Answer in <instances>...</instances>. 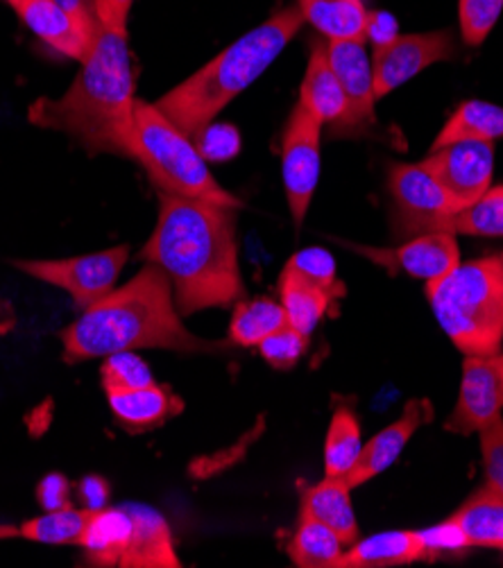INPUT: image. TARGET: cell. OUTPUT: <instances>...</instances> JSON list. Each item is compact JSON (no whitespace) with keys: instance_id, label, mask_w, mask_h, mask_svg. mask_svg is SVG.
<instances>
[{"instance_id":"cell-1","label":"cell","mask_w":503,"mask_h":568,"mask_svg":"<svg viewBox=\"0 0 503 568\" xmlns=\"http://www.w3.org/2000/svg\"><path fill=\"white\" fill-rule=\"evenodd\" d=\"M141 256L171 278L182 317L234 306L245 295L232 206L159 193L157 226Z\"/></svg>"},{"instance_id":"cell-2","label":"cell","mask_w":503,"mask_h":568,"mask_svg":"<svg viewBox=\"0 0 503 568\" xmlns=\"http://www.w3.org/2000/svg\"><path fill=\"white\" fill-rule=\"evenodd\" d=\"M60 339L69 365L137 349L195 354L220 347L184 326L171 278L152 263L139 270L125 286L84 308L76 322L62 328Z\"/></svg>"},{"instance_id":"cell-3","label":"cell","mask_w":503,"mask_h":568,"mask_svg":"<svg viewBox=\"0 0 503 568\" xmlns=\"http://www.w3.org/2000/svg\"><path fill=\"white\" fill-rule=\"evenodd\" d=\"M134 104L128 30L102 26L69 91L39 98L28 116L37 128L67 134L89 154L130 156Z\"/></svg>"},{"instance_id":"cell-4","label":"cell","mask_w":503,"mask_h":568,"mask_svg":"<svg viewBox=\"0 0 503 568\" xmlns=\"http://www.w3.org/2000/svg\"><path fill=\"white\" fill-rule=\"evenodd\" d=\"M304 17L298 6L274 12L252 32L243 34L228 50L168 91L154 104L168 121H173L191 139L215 121L218 113L239 98L302 30Z\"/></svg>"},{"instance_id":"cell-5","label":"cell","mask_w":503,"mask_h":568,"mask_svg":"<svg viewBox=\"0 0 503 568\" xmlns=\"http://www.w3.org/2000/svg\"><path fill=\"white\" fill-rule=\"evenodd\" d=\"M431 308L465 356L499 354L503 343V263L487 256L461 263L450 274L426 281Z\"/></svg>"},{"instance_id":"cell-6","label":"cell","mask_w":503,"mask_h":568,"mask_svg":"<svg viewBox=\"0 0 503 568\" xmlns=\"http://www.w3.org/2000/svg\"><path fill=\"white\" fill-rule=\"evenodd\" d=\"M130 159H137L159 193L207 200L213 204L241 209L243 202L222 189L211 175L207 159L193 139L173 121H168L157 104L137 100L130 141Z\"/></svg>"},{"instance_id":"cell-7","label":"cell","mask_w":503,"mask_h":568,"mask_svg":"<svg viewBox=\"0 0 503 568\" xmlns=\"http://www.w3.org/2000/svg\"><path fill=\"white\" fill-rule=\"evenodd\" d=\"M128 256L130 247L117 245L71 258H19L12 265L37 281L69 293L76 306L84 311L117 288Z\"/></svg>"},{"instance_id":"cell-8","label":"cell","mask_w":503,"mask_h":568,"mask_svg":"<svg viewBox=\"0 0 503 568\" xmlns=\"http://www.w3.org/2000/svg\"><path fill=\"white\" fill-rule=\"evenodd\" d=\"M322 121L298 100L282 141V178L293 222L300 226L311 209L320 180Z\"/></svg>"},{"instance_id":"cell-9","label":"cell","mask_w":503,"mask_h":568,"mask_svg":"<svg viewBox=\"0 0 503 568\" xmlns=\"http://www.w3.org/2000/svg\"><path fill=\"white\" fill-rule=\"evenodd\" d=\"M388 189L398 206L400 234L406 239L444 232L446 220L459 211L452 197L444 193L422 163L395 165L390 170Z\"/></svg>"},{"instance_id":"cell-10","label":"cell","mask_w":503,"mask_h":568,"mask_svg":"<svg viewBox=\"0 0 503 568\" xmlns=\"http://www.w3.org/2000/svg\"><path fill=\"white\" fill-rule=\"evenodd\" d=\"M422 168L429 170L461 211L492 189L494 148L490 141H456L431 150Z\"/></svg>"},{"instance_id":"cell-11","label":"cell","mask_w":503,"mask_h":568,"mask_svg":"<svg viewBox=\"0 0 503 568\" xmlns=\"http://www.w3.org/2000/svg\"><path fill=\"white\" fill-rule=\"evenodd\" d=\"M456 45L454 37L440 32L424 34H400L390 43L374 48L372 52V75H374V95L381 100L390 91L406 84L424 69L452 60Z\"/></svg>"},{"instance_id":"cell-12","label":"cell","mask_w":503,"mask_h":568,"mask_svg":"<svg viewBox=\"0 0 503 568\" xmlns=\"http://www.w3.org/2000/svg\"><path fill=\"white\" fill-rule=\"evenodd\" d=\"M503 410V354L465 356L461 394L444 428L456 435H472L487 426Z\"/></svg>"},{"instance_id":"cell-13","label":"cell","mask_w":503,"mask_h":568,"mask_svg":"<svg viewBox=\"0 0 503 568\" xmlns=\"http://www.w3.org/2000/svg\"><path fill=\"white\" fill-rule=\"evenodd\" d=\"M365 258L383 265L388 272H404L413 278L435 281L450 274L461 265V250L454 234H422L406 241L393 250H372V247H354Z\"/></svg>"},{"instance_id":"cell-14","label":"cell","mask_w":503,"mask_h":568,"mask_svg":"<svg viewBox=\"0 0 503 568\" xmlns=\"http://www.w3.org/2000/svg\"><path fill=\"white\" fill-rule=\"evenodd\" d=\"M326 54L331 69L339 78L354 121V130H363L374 123V75L372 57L368 54L365 39H335L326 41Z\"/></svg>"},{"instance_id":"cell-15","label":"cell","mask_w":503,"mask_h":568,"mask_svg":"<svg viewBox=\"0 0 503 568\" xmlns=\"http://www.w3.org/2000/svg\"><path fill=\"white\" fill-rule=\"evenodd\" d=\"M431 417V408L426 402H415L411 399L402 413V417L385 426L381 433H376L363 448L361 456L354 465V469L348 474V485L354 489L372 478H376L379 474H383L385 469L393 467L400 456L404 453L409 439L415 435V430L429 422Z\"/></svg>"},{"instance_id":"cell-16","label":"cell","mask_w":503,"mask_h":568,"mask_svg":"<svg viewBox=\"0 0 503 568\" xmlns=\"http://www.w3.org/2000/svg\"><path fill=\"white\" fill-rule=\"evenodd\" d=\"M300 102L315 113L322 125H331L333 130L341 132L354 130L350 102L339 78H335L331 69L324 39H318L311 45L309 67L300 89Z\"/></svg>"},{"instance_id":"cell-17","label":"cell","mask_w":503,"mask_h":568,"mask_svg":"<svg viewBox=\"0 0 503 568\" xmlns=\"http://www.w3.org/2000/svg\"><path fill=\"white\" fill-rule=\"evenodd\" d=\"M10 6L30 32L69 60L82 64L93 50L95 41L54 0H14Z\"/></svg>"},{"instance_id":"cell-18","label":"cell","mask_w":503,"mask_h":568,"mask_svg":"<svg viewBox=\"0 0 503 568\" xmlns=\"http://www.w3.org/2000/svg\"><path fill=\"white\" fill-rule=\"evenodd\" d=\"M132 521L128 550L121 559L123 568H178L182 566L171 528L157 509L139 503L123 505Z\"/></svg>"},{"instance_id":"cell-19","label":"cell","mask_w":503,"mask_h":568,"mask_svg":"<svg viewBox=\"0 0 503 568\" xmlns=\"http://www.w3.org/2000/svg\"><path fill=\"white\" fill-rule=\"evenodd\" d=\"M107 402L119 424L132 435L159 428L182 410V399L157 383L139 389L107 392Z\"/></svg>"},{"instance_id":"cell-20","label":"cell","mask_w":503,"mask_h":568,"mask_svg":"<svg viewBox=\"0 0 503 568\" xmlns=\"http://www.w3.org/2000/svg\"><path fill=\"white\" fill-rule=\"evenodd\" d=\"M352 487L345 478H329L302 494V513L331 528L345 546L359 541V524L350 496Z\"/></svg>"},{"instance_id":"cell-21","label":"cell","mask_w":503,"mask_h":568,"mask_svg":"<svg viewBox=\"0 0 503 568\" xmlns=\"http://www.w3.org/2000/svg\"><path fill=\"white\" fill-rule=\"evenodd\" d=\"M424 559L420 530H390L372 535L343 550L335 568H385Z\"/></svg>"},{"instance_id":"cell-22","label":"cell","mask_w":503,"mask_h":568,"mask_svg":"<svg viewBox=\"0 0 503 568\" xmlns=\"http://www.w3.org/2000/svg\"><path fill=\"white\" fill-rule=\"evenodd\" d=\"M132 535V521L128 509L102 507L95 515L80 541L84 557L91 566H121Z\"/></svg>"},{"instance_id":"cell-23","label":"cell","mask_w":503,"mask_h":568,"mask_svg":"<svg viewBox=\"0 0 503 568\" xmlns=\"http://www.w3.org/2000/svg\"><path fill=\"white\" fill-rule=\"evenodd\" d=\"M298 8L326 41L365 39L370 12L363 0H298Z\"/></svg>"},{"instance_id":"cell-24","label":"cell","mask_w":503,"mask_h":568,"mask_svg":"<svg viewBox=\"0 0 503 568\" xmlns=\"http://www.w3.org/2000/svg\"><path fill=\"white\" fill-rule=\"evenodd\" d=\"M470 546L503 550V498L487 485L476 489L452 517Z\"/></svg>"},{"instance_id":"cell-25","label":"cell","mask_w":503,"mask_h":568,"mask_svg":"<svg viewBox=\"0 0 503 568\" xmlns=\"http://www.w3.org/2000/svg\"><path fill=\"white\" fill-rule=\"evenodd\" d=\"M503 139V106L481 100L463 102L452 119L444 123L431 150L444 148L456 141H496Z\"/></svg>"},{"instance_id":"cell-26","label":"cell","mask_w":503,"mask_h":568,"mask_svg":"<svg viewBox=\"0 0 503 568\" xmlns=\"http://www.w3.org/2000/svg\"><path fill=\"white\" fill-rule=\"evenodd\" d=\"M279 295H282V306L286 311L289 324L306 337H311L333 300L331 293L320 288L318 283H311L289 270H284L282 276H279Z\"/></svg>"},{"instance_id":"cell-27","label":"cell","mask_w":503,"mask_h":568,"mask_svg":"<svg viewBox=\"0 0 503 568\" xmlns=\"http://www.w3.org/2000/svg\"><path fill=\"white\" fill-rule=\"evenodd\" d=\"M95 509L62 507L19 526V537L46 546H80Z\"/></svg>"},{"instance_id":"cell-28","label":"cell","mask_w":503,"mask_h":568,"mask_svg":"<svg viewBox=\"0 0 503 568\" xmlns=\"http://www.w3.org/2000/svg\"><path fill=\"white\" fill-rule=\"evenodd\" d=\"M343 546L345 544L331 528L302 513L289 544V557L300 568H335L343 555Z\"/></svg>"},{"instance_id":"cell-29","label":"cell","mask_w":503,"mask_h":568,"mask_svg":"<svg viewBox=\"0 0 503 568\" xmlns=\"http://www.w3.org/2000/svg\"><path fill=\"white\" fill-rule=\"evenodd\" d=\"M289 324L282 304L268 297L237 302L230 322V339L239 347H259L268 335Z\"/></svg>"},{"instance_id":"cell-30","label":"cell","mask_w":503,"mask_h":568,"mask_svg":"<svg viewBox=\"0 0 503 568\" xmlns=\"http://www.w3.org/2000/svg\"><path fill=\"white\" fill-rule=\"evenodd\" d=\"M361 426L356 415L341 406L333 413L324 442V476L348 478L361 456Z\"/></svg>"},{"instance_id":"cell-31","label":"cell","mask_w":503,"mask_h":568,"mask_svg":"<svg viewBox=\"0 0 503 568\" xmlns=\"http://www.w3.org/2000/svg\"><path fill=\"white\" fill-rule=\"evenodd\" d=\"M444 232L454 236L503 239V186L490 189L474 204L452 213Z\"/></svg>"},{"instance_id":"cell-32","label":"cell","mask_w":503,"mask_h":568,"mask_svg":"<svg viewBox=\"0 0 503 568\" xmlns=\"http://www.w3.org/2000/svg\"><path fill=\"white\" fill-rule=\"evenodd\" d=\"M100 376H102L104 392L139 389L154 383L148 363L139 358L134 352H119V354L107 356L100 369Z\"/></svg>"},{"instance_id":"cell-33","label":"cell","mask_w":503,"mask_h":568,"mask_svg":"<svg viewBox=\"0 0 503 568\" xmlns=\"http://www.w3.org/2000/svg\"><path fill=\"white\" fill-rule=\"evenodd\" d=\"M284 270L311 283H318L320 288L331 293V297L345 295V286L339 281V276H335V261L326 250H320V247L302 250L286 263Z\"/></svg>"},{"instance_id":"cell-34","label":"cell","mask_w":503,"mask_h":568,"mask_svg":"<svg viewBox=\"0 0 503 568\" xmlns=\"http://www.w3.org/2000/svg\"><path fill=\"white\" fill-rule=\"evenodd\" d=\"M306 347H309V337L295 331L291 324H286L279 331H274L272 335H268L256 349L274 369H291L302 358Z\"/></svg>"},{"instance_id":"cell-35","label":"cell","mask_w":503,"mask_h":568,"mask_svg":"<svg viewBox=\"0 0 503 568\" xmlns=\"http://www.w3.org/2000/svg\"><path fill=\"white\" fill-rule=\"evenodd\" d=\"M503 10V0H461V32L465 43L481 45Z\"/></svg>"},{"instance_id":"cell-36","label":"cell","mask_w":503,"mask_h":568,"mask_svg":"<svg viewBox=\"0 0 503 568\" xmlns=\"http://www.w3.org/2000/svg\"><path fill=\"white\" fill-rule=\"evenodd\" d=\"M193 143L198 152L209 161H230L241 152V134L237 128L225 123H209L202 128Z\"/></svg>"},{"instance_id":"cell-37","label":"cell","mask_w":503,"mask_h":568,"mask_svg":"<svg viewBox=\"0 0 503 568\" xmlns=\"http://www.w3.org/2000/svg\"><path fill=\"white\" fill-rule=\"evenodd\" d=\"M481 453H483V469L485 485L503 498V417H494L481 430Z\"/></svg>"},{"instance_id":"cell-38","label":"cell","mask_w":503,"mask_h":568,"mask_svg":"<svg viewBox=\"0 0 503 568\" xmlns=\"http://www.w3.org/2000/svg\"><path fill=\"white\" fill-rule=\"evenodd\" d=\"M420 537H422V546H424V559L437 557L440 552H456V550H463L470 546L463 530L459 528V524L454 519L444 521L440 526H433V528H426V530H420Z\"/></svg>"},{"instance_id":"cell-39","label":"cell","mask_w":503,"mask_h":568,"mask_svg":"<svg viewBox=\"0 0 503 568\" xmlns=\"http://www.w3.org/2000/svg\"><path fill=\"white\" fill-rule=\"evenodd\" d=\"M37 503L52 513V509H62L71 505V480L64 474H48L37 485Z\"/></svg>"},{"instance_id":"cell-40","label":"cell","mask_w":503,"mask_h":568,"mask_svg":"<svg viewBox=\"0 0 503 568\" xmlns=\"http://www.w3.org/2000/svg\"><path fill=\"white\" fill-rule=\"evenodd\" d=\"M93 41L98 39L102 30V21L98 14V3L95 0H54Z\"/></svg>"},{"instance_id":"cell-41","label":"cell","mask_w":503,"mask_h":568,"mask_svg":"<svg viewBox=\"0 0 503 568\" xmlns=\"http://www.w3.org/2000/svg\"><path fill=\"white\" fill-rule=\"evenodd\" d=\"M400 37L398 32V21L393 14L388 12H370L368 14V26H365V41H372L374 48L385 45Z\"/></svg>"},{"instance_id":"cell-42","label":"cell","mask_w":503,"mask_h":568,"mask_svg":"<svg viewBox=\"0 0 503 568\" xmlns=\"http://www.w3.org/2000/svg\"><path fill=\"white\" fill-rule=\"evenodd\" d=\"M95 3H98V14L104 28L128 30V19H130L134 0H95Z\"/></svg>"},{"instance_id":"cell-43","label":"cell","mask_w":503,"mask_h":568,"mask_svg":"<svg viewBox=\"0 0 503 568\" xmlns=\"http://www.w3.org/2000/svg\"><path fill=\"white\" fill-rule=\"evenodd\" d=\"M78 491H80V498L84 503V507L89 509H102L107 507V500H109V483L100 476H87L80 480L78 485Z\"/></svg>"},{"instance_id":"cell-44","label":"cell","mask_w":503,"mask_h":568,"mask_svg":"<svg viewBox=\"0 0 503 568\" xmlns=\"http://www.w3.org/2000/svg\"><path fill=\"white\" fill-rule=\"evenodd\" d=\"M19 537V526H0V541H8V539H17Z\"/></svg>"},{"instance_id":"cell-45","label":"cell","mask_w":503,"mask_h":568,"mask_svg":"<svg viewBox=\"0 0 503 568\" xmlns=\"http://www.w3.org/2000/svg\"><path fill=\"white\" fill-rule=\"evenodd\" d=\"M8 313V306L3 304V300H0V317H3Z\"/></svg>"},{"instance_id":"cell-46","label":"cell","mask_w":503,"mask_h":568,"mask_svg":"<svg viewBox=\"0 0 503 568\" xmlns=\"http://www.w3.org/2000/svg\"><path fill=\"white\" fill-rule=\"evenodd\" d=\"M8 3H14V0H8Z\"/></svg>"},{"instance_id":"cell-47","label":"cell","mask_w":503,"mask_h":568,"mask_svg":"<svg viewBox=\"0 0 503 568\" xmlns=\"http://www.w3.org/2000/svg\"><path fill=\"white\" fill-rule=\"evenodd\" d=\"M501 263H503V254H501Z\"/></svg>"}]
</instances>
